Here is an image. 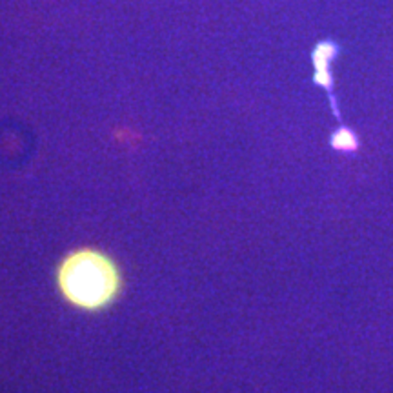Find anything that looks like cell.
Masks as SVG:
<instances>
[{"label": "cell", "instance_id": "cell-1", "mask_svg": "<svg viewBox=\"0 0 393 393\" xmlns=\"http://www.w3.org/2000/svg\"><path fill=\"white\" fill-rule=\"evenodd\" d=\"M57 279L64 298L88 312L109 306L123 286L113 258L97 249H77L68 255L60 264Z\"/></svg>", "mask_w": 393, "mask_h": 393}]
</instances>
